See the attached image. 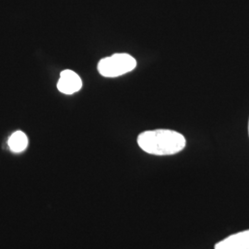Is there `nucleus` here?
Wrapping results in <instances>:
<instances>
[{
	"label": "nucleus",
	"instance_id": "1",
	"mask_svg": "<svg viewBox=\"0 0 249 249\" xmlns=\"http://www.w3.org/2000/svg\"><path fill=\"white\" fill-rule=\"evenodd\" d=\"M137 142L139 147L151 155H175L186 148L187 140L184 135L171 129L147 130L140 134Z\"/></svg>",
	"mask_w": 249,
	"mask_h": 249
},
{
	"label": "nucleus",
	"instance_id": "2",
	"mask_svg": "<svg viewBox=\"0 0 249 249\" xmlns=\"http://www.w3.org/2000/svg\"><path fill=\"white\" fill-rule=\"evenodd\" d=\"M137 66L132 55L125 53H114L101 59L98 63V71L103 77L116 78L131 72Z\"/></svg>",
	"mask_w": 249,
	"mask_h": 249
},
{
	"label": "nucleus",
	"instance_id": "3",
	"mask_svg": "<svg viewBox=\"0 0 249 249\" xmlns=\"http://www.w3.org/2000/svg\"><path fill=\"white\" fill-rule=\"evenodd\" d=\"M82 87V80L76 72L65 70L60 73L57 82V89L64 94H73L79 91Z\"/></svg>",
	"mask_w": 249,
	"mask_h": 249
},
{
	"label": "nucleus",
	"instance_id": "4",
	"mask_svg": "<svg viewBox=\"0 0 249 249\" xmlns=\"http://www.w3.org/2000/svg\"><path fill=\"white\" fill-rule=\"evenodd\" d=\"M214 249H249V230L233 233L218 242Z\"/></svg>",
	"mask_w": 249,
	"mask_h": 249
},
{
	"label": "nucleus",
	"instance_id": "5",
	"mask_svg": "<svg viewBox=\"0 0 249 249\" xmlns=\"http://www.w3.org/2000/svg\"><path fill=\"white\" fill-rule=\"evenodd\" d=\"M9 146L13 152H21L24 151L28 146L26 134L23 133L22 131L14 132L9 138Z\"/></svg>",
	"mask_w": 249,
	"mask_h": 249
},
{
	"label": "nucleus",
	"instance_id": "6",
	"mask_svg": "<svg viewBox=\"0 0 249 249\" xmlns=\"http://www.w3.org/2000/svg\"></svg>",
	"mask_w": 249,
	"mask_h": 249
}]
</instances>
